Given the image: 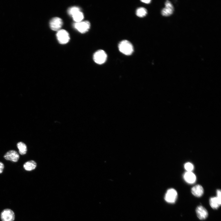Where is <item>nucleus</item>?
I'll use <instances>...</instances> for the list:
<instances>
[{
    "instance_id": "obj_6",
    "label": "nucleus",
    "mask_w": 221,
    "mask_h": 221,
    "mask_svg": "<svg viewBox=\"0 0 221 221\" xmlns=\"http://www.w3.org/2000/svg\"><path fill=\"white\" fill-rule=\"evenodd\" d=\"M63 23L62 20L60 18L54 17L50 20L49 26L52 30L57 31L60 29L63 25Z\"/></svg>"
},
{
    "instance_id": "obj_19",
    "label": "nucleus",
    "mask_w": 221,
    "mask_h": 221,
    "mask_svg": "<svg viewBox=\"0 0 221 221\" xmlns=\"http://www.w3.org/2000/svg\"><path fill=\"white\" fill-rule=\"evenodd\" d=\"M184 167L187 172H191L194 169L193 165L190 162H187L185 163Z\"/></svg>"
},
{
    "instance_id": "obj_20",
    "label": "nucleus",
    "mask_w": 221,
    "mask_h": 221,
    "mask_svg": "<svg viewBox=\"0 0 221 221\" xmlns=\"http://www.w3.org/2000/svg\"><path fill=\"white\" fill-rule=\"evenodd\" d=\"M217 197L219 199H221V190L220 189H218L216 191Z\"/></svg>"
},
{
    "instance_id": "obj_7",
    "label": "nucleus",
    "mask_w": 221,
    "mask_h": 221,
    "mask_svg": "<svg viewBox=\"0 0 221 221\" xmlns=\"http://www.w3.org/2000/svg\"><path fill=\"white\" fill-rule=\"evenodd\" d=\"M1 217L2 221H14L15 218L14 214L10 209H5L2 211Z\"/></svg>"
},
{
    "instance_id": "obj_15",
    "label": "nucleus",
    "mask_w": 221,
    "mask_h": 221,
    "mask_svg": "<svg viewBox=\"0 0 221 221\" xmlns=\"http://www.w3.org/2000/svg\"><path fill=\"white\" fill-rule=\"evenodd\" d=\"M36 166V162L34 161L31 160L26 162L23 165V167L25 170L29 171L34 169Z\"/></svg>"
},
{
    "instance_id": "obj_10",
    "label": "nucleus",
    "mask_w": 221,
    "mask_h": 221,
    "mask_svg": "<svg viewBox=\"0 0 221 221\" xmlns=\"http://www.w3.org/2000/svg\"><path fill=\"white\" fill-rule=\"evenodd\" d=\"M196 212L198 217L201 220L206 219L208 215L207 210L202 206H199L197 207Z\"/></svg>"
},
{
    "instance_id": "obj_18",
    "label": "nucleus",
    "mask_w": 221,
    "mask_h": 221,
    "mask_svg": "<svg viewBox=\"0 0 221 221\" xmlns=\"http://www.w3.org/2000/svg\"><path fill=\"white\" fill-rule=\"evenodd\" d=\"M80 10V9L79 7L73 6L68 8V13L71 16L75 12Z\"/></svg>"
},
{
    "instance_id": "obj_1",
    "label": "nucleus",
    "mask_w": 221,
    "mask_h": 221,
    "mask_svg": "<svg viewBox=\"0 0 221 221\" xmlns=\"http://www.w3.org/2000/svg\"><path fill=\"white\" fill-rule=\"evenodd\" d=\"M118 48L119 51L126 55H130L133 52L134 48L132 44L129 41L124 40L119 44Z\"/></svg>"
},
{
    "instance_id": "obj_11",
    "label": "nucleus",
    "mask_w": 221,
    "mask_h": 221,
    "mask_svg": "<svg viewBox=\"0 0 221 221\" xmlns=\"http://www.w3.org/2000/svg\"><path fill=\"white\" fill-rule=\"evenodd\" d=\"M191 192L195 196L197 197H200L203 194L204 189L201 185L198 184L192 188Z\"/></svg>"
},
{
    "instance_id": "obj_16",
    "label": "nucleus",
    "mask_w": 221,
    "mask_h": 221,
    "mask_svg": "<svg viewBox=\"0 0 221 221\" xmlns=\"http://www.w3.org/2000/svg\"><path fill=\"white\" fill-rule=\"evenodd\" d=\"M17 146L19 149V153L21 155H24L27 152V148L26 145L23 142H19L17 144Z\"/></svg>"
},
{
    "instance_id": "obj_8",
    "label": "nucleus",
    "mask_w": 221,
    "mask_h": 221,
    "mask_svg": "<svg viewBox=\"0 0 221 221\" xmlns=\"http://www.w3.org/2000/svg\"><path fill=\"white\" fill-rule=\"evenodd\" d=\"M165 7L161 10V14L164 16H168L173 13L174 7L171 2L168 0L165 2Z\"/></svg>"
},
{
    "instance_id": "obj_13",
    "label": "nucleus",
    "mask_w": 221,
    "mask_h": 221,
    "mask_svg": "<svg viewBox=\"0 0 221 221\" xmlns=\"http://www.w3.org/2000/svg\"><path fill=\"white\" fill-rule=\"evenodd\" d=\"M210 206L213 209H217L221 204V199L217 197L211 198L209 200Z\"/></svg>"
},
{
    "instance_id": "obj_22",
    "label": "nucleus",
    "mask_w": 221,
    "mask_h": 221,
    "mask_svg": "<svg viewBox=\"0 0 221 221\" xmlns=\"http://www.w3.org/2000/svg\"><path fill=\"white\" fill-rule=\"evenodd\" d=\"M141 1L143 3H145L146 4H149V3L151 2V0H142V1Z\"/></svg>"
},
{
    "instance_id": "obj_14",
    "label": "nucleus",
    "mask_w": 221,
    "mask_h": 221,
    "mask_svg": "<svg viewBox=\"0 0 221 221\" xmlns=\"http://www.w3.org/2000/svg\"><path fill=\"white\" fill-rule=\"evenodd\" d=\"M71 16L76 23L82 21L84 18L83 14L81 10L76 12Z\"/></svg>"
},
{
    "instance_id": "obj_9",
    "label": "nucleus",
    "mask_w": 221,
    "mask_h": 221,
    "mask_svg": "<svg viewBox=\"0 0 221 221\" xmlns=\"http://www.w3.org/2000/svg\"><path fill=\"white\" fill-rule=\"evenodd\" d=\"M4 157L6 160L16 162L18 160L19 156L16 151L11 150L8 151L5 154Z\"/></svg>"
},
{
    "instance_id": "obj_5",
    "label": "nucleus",
    "mask_w": 221,
    "mask_h": 221,
    "mask_svg": "<svg viewBox=\"0 0 221 221\" xmlns=\"http://www.w3.org/2000/svg\"><path fill=\"white\" fill-rule=\"evenodd\" d=\"M177 197V193L174 189L170 188L167 191L165 196V200L168 203H174L176 201Z\"/></svg>"
},
{
    "instance_id": "obj_17",
    "label": "nucleus",
    "mask_w": 221,
    "mask_h": 221,
    "mask_svg": "<svg viewBox=\"0 0 221 221\" xmlns=\"http://www.w3.org/2000/svg\"><path fill=\"white\" fill-rule=\"evenodd\" d=\"M147 13V10L143 7H140L136 10V15L139 17H143L146 15Z\"/></svg>"
},
{
    "instance_id": "obj_2",
    "label": "nucleus",
    "mask_w": 221,
    "mask_h": 221,
    "mask_svg": "<svg viewBox=\"0 0 221 221\" xmlns=\"http://www.w3.org/2000/svg\"><path fill=\"white\" fill-rule=\"evenodd\" d=\"M56 37L59 42L61 44H64L68 42L70 40L69 34L65 30L60 29L57 31Z\"/></svg>"
},
{
    "instance_id": "obj_12",
    "label": "nucleus",
    "mask_w": 221,
    "mask_h": 221,
    "mask_svg": "<svg viewBox=\"0 0 221 221\" xmlns=\"http://www.w3.org/2000/svg\"><path fill=\"white\" fill-rule=\"evenodd\" d=\"M184 178L187 183L192 184L194 183L196 180L195 175L192 172H187L184 175Z\"/></svg>"
},
{
    "instance_id": "obj_4",
    "label": "nucleus",
    "mask_w": 221,
    "mask_h": 221,
    "mask_svg": "<svg viewBox=\"0 0 221 221\" xmlns=\"http://www.w3.org/2000/svg\"><path fill=\"white\" fill-rule=\"evenodd\" d=\"M107 56L105 52L102 50L96 51L93 55L94 61L98 64L104 63L107 59Z\"/></svg>"
},
{
    "instance_id": "obj_21",
    "label": "nucleus",
    "mask_w": 221,
    "mask_h": 221,
    "mask_svg": "<svg viewBox=\"0 0 221 221\" xmlns=\"http://www.w3.org/2000/svg\"><path fill=\"white\" fill-rule=\"evenodd\" d=\"M4 168V165L3 164L2 162H0V174L2 172Z\"/></svg>"
},
{
    "instance_id": "obj_3",
    "label": "nucleus",
    "mask_w": 221,
    "mask_h": 221,
    "mask_svg": "<svg viewBox=\"0 0 221 221\" xmlns=\"http://www.w3.org/2000/svg\"><path fill=\"white\" fill-rule=\"evenodd\" d=\"M90 22L87 21L75 22L73 24L74 28L82 33L87 32L90 28Z\"/></svg>"
}]
</instances>
